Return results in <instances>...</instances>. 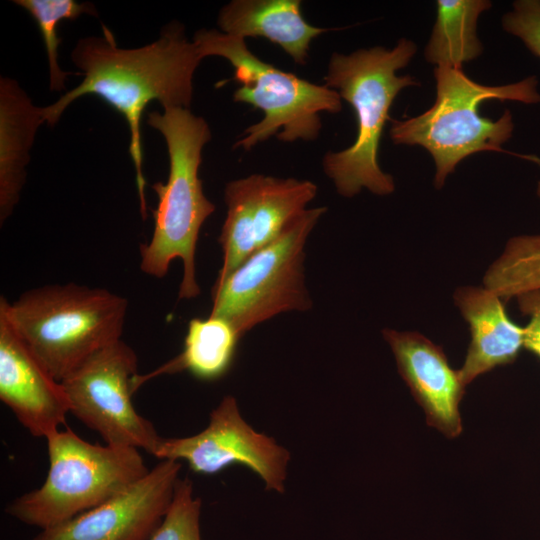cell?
Wrapping results in <instances>:
<instances>
[{"mask_svg": "<svg viewBox=\"0 0 540 540\" xmlns=\"http://www.w3.org/2000/svg\"><path fill=\"white\" fill-rule=\"evenodd\" d=\"M103 33V37H86L77 42L71 57L82 70L83 81L55 103L42 107L43 120L49 126L55 125L74 100L87 94L99 96L118 111L130 130L129 153L136 171L140 213L145 219L143 112L152 101L160 102L164 109H189L193 75L203 57L177 22L164 27L157 41L135 49L119 48L105 26Z\"/></svg>", "mask_w": 540, "mask_h": 540, "instance_id": "obj_1", "label": "cell"}, {"mask_svg": "<svg viewBox=\"0 0 540 540\" xmlns=\"http://www.w3.org/2000/svg\"><path fill=\"white\" fill-rule=\"evenodd\" d=\"M416 52L413 41L401 38L392 49L376 46L331 55L325 85L352 106L357 120L354 143L326 153L322 161L341 196L351 198L364 188L379 196L394 191L393 177L379 166L378 149L394 99L402 89L420 84L411 75L396 74Z\"/></svg>", "mask_w": 540, "mask_h": 540, "instance_id": "obj_2", "label": "cell"}, {"mask_svg": "<svg viewBox=\"0 0 540 540\" xmlns=\"http://www.w3.org/2000/svg\"><path fill=\"white\" fill-rule=\"evenodd\" d=\"M147 123L164 137L169 154L166 183L156 182L152 189L158 196L153 211L151 239L140 244V269L147 275L163 278L170 263L183 262L179 299L200 294L195 274V252L200 229L215 211V205L203 192L198 176L202 149L211 139L207 122L189 109L173 107L163 113H149Z\"/></svg>", "mask_w": 540, "mask_h": 540, "instance_id": "obj_3", "label": "cell"}, {"mask_svg": "<svg viewBox=\"0 0 540 540\" xmlns=\"http://www.w3.org/2000/svg\"><path fill=\"white\" fill-rule=\"evenodd\" d=\"M436 99L425 112L405 120H391L395 144L419 145L433 157L434 184L440 189L457 165L481 151L502 152L512 136L509 110L497 119L483 117L481 103L489 100L540 103L538 80L529 76L506 85L487 86L469 78L462 68L435 67Z\"/></svg>", "mask_w": 540, "mask_h": 540, "instance_id": "obj_4", "label": "cell"}, {"mask_svg": "<svg viewBox=\"0 0 540 540\" xmlns=\"http://www.w3.org/2000/svg\"><path fill=\"white\" fill-rule=\"evenodd\" d=\"M13 327L58 381L101 349L121 340L128 301L107 289L45 285L13 303L1 296Z\"/></svg>", "mask_w": 540, "mask_h": 540, "instance_id": "obj_5", "label": "cell"}, {"mask_svg": "<svg viewBox=\"0 0 540 540\" xmlns=\"http://www.w3.org/2000/svg\"><path fill=\"white\" fill-rule=\"evenodd\" d=\"M201 56H220L234 68V79L241 83L234 101L261 110L264 117L250 125L234 148L250 150L276 136L282 142L314 141L322 122L320 113L342 110L339 93L282 71L254 55L245 39L217 30L201 29L193 37Z\"/></svg>", "mask_w": 540, "mask_h": 540, "instance_id": "obj_6", "label": "cell"}, {"mask_svg": "<svg viewBox=\"0 0 540 540\" xmlns=\"http://www.w3.org/2000/svg\"><path fill=\"white\" fill-rule=\"evenodd\" d=\"M46 440L49 470L44 483L5 509L11 517L42 530L101 505L149 471L138 449L91 444L70 428Z\"/></svg>", "mask_w": 540, "mask_h": 540, "instance_id": "obj_7", "label": "cell"}, {"mask_svg": "<svg viewBox=\"0 0 540 540\" xmlns=\"http://www.w3.org/2000/svg\"><path fill=\"white\" fill-rule=\"evenodd\" d=\"M326 210L306 209L275 240L250 255L222 283L213 285L210 315L225 319L243 336L277 314L310 309L304 247Z\"/></svg>", "mask_w": 540, "mask_h": 540, "instance_id": "obj_8", "label": "cell"}, {"mask_svg": "<svg viewBox=\"0 0 540 540\" xmlns=\"http://www.w3.org/2000/svg\"><path fill=\"white\" fill-rule=\"evenodd\" d=\"M137 374L134 350L119 340L90 356L60 382L70 413L107 445L143 449L154 456L162 437L132 403Z\"/></svg>", "mask_w": 540, "mask_h": 540, "instance_id": "obj_9", "label": "cell"}, {"mask_svg": "<svg viewBox=\"0 0 540 540\" xmlns=\"http://www.w3.org/2000/svg\"><path fill=\"white\" fill-rule=\"evenodd\" d=\"M309 180L262 174L228 182L227 213L218 241L223 263L214 285L222 283L244 260L275 240L316 194Z\"/></svg>", "mask_w": 540, "mask_h": 540, "instance_id": "obj_10", "label": "cell"}, {"mask_svg": "<svg viewBox=\"0 0 540 540\" xmlns=\"http://www.w3.org/2000/svg\"><path fill=\"white\" fill-rule=\"evenodd\" d=\"M154 457L184 460L194 473L205 475L240 464L263 479L267 490L283 493L290 454L273 438L256 432L242 418L236 399L225 396L204 430L189 437L162 438Z\"/></svg>", "mask_w": 540, "mask_h": 540, "instance_id": "obj_11", "label": "cell"}, {"mask_svg": "<svg viewBox=\"0 0 540 540\" xmlns=\"http://www.w3.org/2000/svg\"><path fill=\"white\" fill-rule=\"evenodd\" d=\"M180 469L179 461L161 460L121 493L33 540H150L171 504Z\"/></svg>", "mask_w": 540, "mask_h": 540, "instance_id": "obj_12", "label": "cell"}, {"mask_svg": "<svg viewBox=\"0 0 540 540\" xmlns=\"http://www.w3.org/2000/svg\"><path fill=\"white\" fill-rule=\"evenodd\" d=\"M0 399L35 437L60 430L70 402L60 381L44 367L0 307Z\"/></svg>", "mask_w": 540, "mask_h": 540, "instance_id": "obj_13", "label": "cell"}, {"mask_svg": "<svg viewBox=\"0 0 540 540\" xmlns=\"http://www.w3.org/2000/svg\"><path fill=\"white\" fill-rule=\"evenodd\" d=\"M400 376L423 409L428 425L453 439L462 432L459 403L465 387L442 348L424 335L384 329Z\"/></svg>", "mask_w": 540, "mask_h": 540, "instance_id": "obj_14", "label": "cell"}, {"mask_svg": "<svg viewBox=\"0 0 540 540\" xmlns=\"http://www.w3.org/2000/svg\"><path fill=\"white\" fill-rule=\"evenodd\" d=\"M502 298L489 289L462 286L454 303L468 323L470 343L459 377L467 386L478 376L512 363L524 343V329L508 316Z\"/></svg>", "mask_w": 540, "mask_h": 540, "instance_id": "obj_15", "label": "cell"}, {"mask_svg": "<svg viewBox=\"0 0 540 540\" xmlns=\"http://www.w3.org/2000/svg\"><path fill=\"white\" fill-rule=\"evenodd\" d=\"M218 25L228 35L266 38L298 64L306 63L312 40L330 30L307 23L300 0H232L221 8Z\"/></svg>", "mask_w": 540, "mask_h": 540, "instance_id": "obj_16", "label": "cell"}, {"mask_svg": "<svg viewBox=\"0 0 540 540\" xmlns=\"http://www.w3.org/2000/svg\"><path fill=\"white\" fill-rule=\"evenodd\" d=\"M44 123L42 108L12 79L0 80V221L3 223L19 201L26 179L25 167L38 127Z\"/></svg>", "mask_w": 540, "mask_h": 540, "instance_id": "obj_17", "label": "cell"}, {"mask_svg": "<svg viewBox=\"0 0 540 540\" xmlns=\"http://www.w3.org/2000/svg\"><path fill=\"white\" fill-rule=\"evenodd\" d=\"M238 331L223 318H193L189 321L183 350L179 355L133 380L135 392L155 377L187 371L194 377L214 381L230 370L241 339Z\"/></svg>", "mask_w": 540, "mask_h": 540, "instance_id": "obj_18", "label": "cell"}, {"mask_svg": "<svg viewBox=\"0 0 540 540\" xmlns=\"http://www.w3.org/2000/svg\"><path fill=\"white\" fill-rule=\"evenodd\" d=\"M491 6L488 0H438L436 21L424 52L426 60L436 67L462 68L481 55L477 22Z\"/></svg>", "mask_w": 540, "mask_h": 540, "instance_id": "obj_19", "label": "cell"}, {"mask_svg": "<svg viewBox=\"0 0 540 540\" xmlns=\"http://www.w3.org/2000/svg\"><path fill=\"white\" fill-rule=\"evenodd\" d=\"M483 285L504 300L540 288V235L510 238L487 269Z\"/></svg>", "mask_w": 540, "mask_h": 540, "instance_id": "obj_20", "label": "cell"}, {"mask_svg": "<svg viewBox=\"0 0 540 540\" xmlns=\"http://www.w3.org/2000/svg\"><path fill=\"white\" fill-rule=\"evenodd\" d=\"M14 3L27 10L40 30L48 56L50 89L62 91L69 73L58 65V46L61 39L57 34L58 24L63 20H75L84 13L97 15L94 6L74 0H15Z\"/></svg>", "mask_w": 540, "mask_h": 540, "instance_id": "obj_21", "label": "cell"}, {"mask_svg": "<svg viewBox=\"0 0 540 540\" xmlns=\"http://www.w3.org/2000/svg\"><path fill=\"white\" fill-rule=\"evenodd\" d=\"M201 500L193 497L188 478L178 479L171 504L150 540H201Z\"/></svg>", "mask_w": 540, "mask_h": 540, "instance_id": "obj_22", "label": "cell"}, {"mask_svg": "<svg viewBox=\"0 0 540 540\" xmlns=\"http://www.w3.org/2000/svg\"><path fill=\"white\" fill-rule=\"evenodd\" d=\"M503 29L540 58V0H517L502 18Z\"/></svg>", "mask_w": 540, "mask_h": 540, "instance_id": "obj_23", "label": "cell"}, {"mask_svg": "<svg viewBox=\"0 0 540 540\" xmlns=\"http://www.w3.org/2000/svg\"><path fill=\"white\" fill-rule=\"evenodd\" d=\"M520 311L529 316L524 329L523 347L540 358V288L516 296Z\"/></svg>", "mask_w": 540, "mask_h": 540, "instance_id": "obj_24", "label": "cell"}, {"mask_svg": "<svg viewBox=\"0 0 540 540\" xmlns=\"http://www.w3.org/2000/svg\"><path fill=\"white\" fill-rule=\"evenodd\" d=\"M536 193H537V196H538V198H539V200H540V181H539L538 184H537Z\"/></svg>", "mask_w": 540, "mask_h": 540, "instance_id": "obj_25", "label": "cell"}]
</instances>
